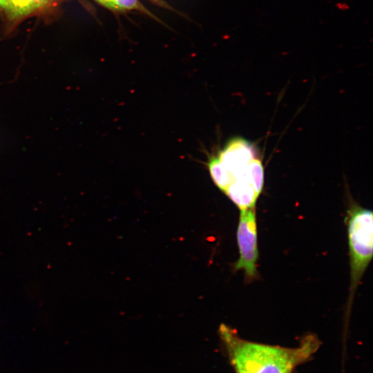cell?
<instances>
[{
    "mask_svg": "<svg viewBox=\"0 0 373 373\" xmlns=\"http://www.w3.org/2000/svg\"><path fill=\"white\" fill-rule=\"evenodd\" d=\"M115 10L130 11L137 10L149 16H153L139 0H112Z\"/></svg>",
    "mask_w": 373,
    "mask_h": 373,
    "instance_id": "obj_5",
    "label": "cell"
},
{
    "mask_svg": "<svg viewBox=\"0 0 373 373\" xmlns=\"http://www.w3.org/2000/svg\"><path fill=\"white\" fill-rule=\"evenodd\" d=\"M95 1H96L97 3H99L102 6H104V7L108 8V9L115 10L114 6H113V3L112 2V0H95Z\"/></svg>",
    "mask_w": 373,
    "mask_h": 373,
    "instance_id": "obj_6",
    "label": "cell"
},
{
    "mask_svg": "<svg viewBox=\"0 0 373 373\" xmlns=\"http://www.w3.org/2000/svg\"><path fill=\"white\" fill-rule=\"evenodd\" d=\"M51 0H37L41 7L46 5Z\"/></svg>",
    "mask_w": 373,
    "mask_h": 373,
    "instance_id": "obj_8",
    "label": "cell"
},
{
    "mask_svg": "<svg viewBox=\"0 0 373 373\" xmlns=\"http://www.w3.org/2000/svg\"><path fill=\"white\" fill-rule=\"evenodd\" d=\"M10 13L12 17H21L28 15L41 8L37 0H9Z\"/></svg>",
    "mask_w": 373,
    "mask_h": 373,
    "instance_id": "obj_4",
    "label": "cell"
},
{
    "mask_svg": "<svg viewBox=\"0 0 373 373\" xmlns=\"http://www.w3.org/2000/svg\"><path fill=\"white\" fill-rule=\"evenodd\" d=\"M236 235L239 258L234 265V271H242L246 281L252 282L258 277L256 207L240 211Z\"/></svg>",
    "mask_w": 373,
    "mask_h": 373,
    "instance_id": "obj_3",
    "label": "cell"
},
{
    "mask_svg": "<svg viewBox=\"0 0 373 373\" xmlns=\"http://www.w3.org/2000/svg\"><path fill=\"white\" fill-rule=\"evenodd\" d=\"M218 334L235 373H292L312 358L322 343L309 333L296 347L260 343L242 338L224 323L220 324Z\"/></svg>",
    "mask_w": 373,
    "mask_h": 373,
    "instance_id": "obj_1",
    "label": "cell"
},
{
    "mask_svg": "<svg viewBox=\"0 0 373 373\" xmlns=\"http://www.w3.org/2000/svg\"><path fill=\"white\" fill-rule=\"evenodd\" d=\"M371 210L352 204L346 224L350 262V287L347 303L348 316L358 285L372 258L373 220Z\"/></svg>",
    "mask_w": 373,
    "mask_h": 373,
    "instance_id": "obj_2",
    "label": "cell"
},
{
    "mask_svg": "<svg viewBox=\"0 0 373 373\" xmlns=\"http://www.w3.org/2000/svg\"><path fill=\"white\" fill-rule=\"evenodd\" d=\"M0 8L3 9L6 12L10 13V1L9 0H0Z\"/></svg>",
    "mask_w": 373,
    "mask_h": 373,
    "instance_id": "obj_7",
    "label": "cell"
}]
</instances>
